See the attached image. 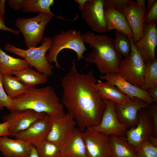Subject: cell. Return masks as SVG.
I'll return each instance as SVG.
<instances>
[{
    "mask_svg": "<svg viewBox=\"0 0 157 157\" xmlns=\"http://www.w3.org/2000/svg\"><path fill=\"white\" fill-rule=\"evenodd\" d=\"M156 0H148L147 10H149L153 6Z\"/></svg>",
    "mask_w": 157,
    "mask_h": 157,
    "instance_id": "cell-45",
    "label": "cell"
},
{
    "mask_svg": "<svg viewBox=\"0 0 157 157\" xmlns=\"http://www.w3.org/2000/svg\"><path fill=\"white\" fill-rule=\"evenodd\" d=\"M104 16L108 31L115 30L128 37L133 35L131 29L124 14L114 9L104 7Z\"/></svg>",
    "mask_w": 157,
    "mask_h": 157,
    "instance_id": "cell-21",
    "label": "cell"
},
{
    "mask_svg": "<svg viewBox=\"0 0 157 157\" xmlns=\"http://www.w3.org/2000/svg\"><path fill=\"white\" fill-rule=\"evenodd\" d=\"M12 100L10 112L29 109L52 117H61L66 114L63 105L50 86L28 88L24 94Z\"/></svg>",
    "mask_w": 157,
    "mask_h": 157,
    "instance_id": "cell-3",
    "label": "cell"
},
{
    "mask_svg": "<svg viewBox=\"0 0 157 157\" xmlns=\"http://www.w3.org/2000/svg\"><path fill=\"white\" fill-rule=\"evenodd\" d=\"M60 149L62 157H88L82 132L76 127Z\"/></svg>",
    "mask_w": 157,
    "mask_h": 157,
    "instance_id": "cell-19",
    "label": "cell"
},
{
    "mask_svg": "<svg viewBox=\"0 0 157 157\" xmlns=\"http://www.w3.org/2000/svg\"><path fill=\"white\" fill-rule=\"evenodd\" d=\"M157 85V58L153 61L146 62L144 82L141 88L147 91Z\"/></svg>",
    "mask_w": 157,
    "mask_h": 157,
    "instance_id": "cell-28",
    "label": "cell"
},
{
    "mask_svg": "<svg viewBox=\"0 0 157 157\" xmlns=\"http://www.w3.org/2000/svg\"><path fill=\"white\" fill-rule=\"evenodd\" d=\"M148 111L154 125L152 136L157 137V105L154 102L149 105Z\"/></svg>",
    "mask_w": 157,
    "mask_h": 157,
    "instance_id": "cell-34",
    "label": "cell"
},
{
    "mask_svg": "<svg viewBox=\"0 0 157 157\" xmlns=\"http://www.w3.org/2000/svg\"><path fill=\"white\" fill-rule=\"evenodd\" d=\"M9 124L7 122L0 123V137L10 136Z\"/></svg>",
    "mask_w": 157,
    "mask_h": 157,
    "instance_id": "cell-38",
    "label": "cell"
},
{
    "mask_svg": "<svg viewBox=\"0 0 157 157\" xmlns=\"http://www.w3.org/2000/svg\"><path fill=\"white\" fill-rule=\"evenodd\" d=\"M100 77L101 79L105 80L113 83L132 101L136 97L149 105L154 102L147 91L131 84L117 74L101 75Z\"/></svg>",
    "mask_w": 157,
    "mask_h": 157,
    "instance_id": "cell-17",
    "label": "cell"
},
{
    "mask_svg": "<svg viewBox=\"0 0 157 157\" xmlns=\"http://www.w3.org/2000/svg\"><path fill=\"white\" fill-rule=\"evenodd\" d=\"M84 43L92 50L85 58L86 62L94 64L103 75L117 74L122 56L106 35H96L90 31L82 34Z\"/></svg>",
    "mask_w": 157,
    "mask_h": 157,
    "instance_id": "cell-2",
    "label": "cell"
},
{
    "mask_svg": "<svg viewBox=\"0 0 157 157\" xmlns=\"http://www.w3.org/2000/svg\"><path fill=\"white\" fill-rule=\"evenodd\" d=\"M2 83L4 90L11 99L24 94L28 88L16 77L2 75Z\"/></svg>",
    "mask_w": 157,
    "mask_h": 157,
    "instance_id": "cell-26",
    "label": "cell"
},
{
    "mask_svg": "<svg viewBox=\"0 0 157 157\" xmlns=\"http://www.w3.org/2000/svg\"><path fill=\"white\" fill-rule=\"evenodd\" d=\"M134 1L133 0H104V7L117 10L123 13L125 8Z\"/></svg>",
    "mask_w": 157,
    "mask_h": 157,
    "instance_id": "cell-32",
    "label": "cell"
},
{
    "mask_svg": "<svg viewBox=\"0 0 157 157\" xmlns=\"http://www.w3.org/2000/svg\"><path fill=\"white\" fill-rule=\"evenodd\" d=\"M103 100L106 107L101 122L98 125L91 127L97 131L109 136H123L126 129L117 118L115 108V103L111 101Z\"/></svg>",
    "mask_w": 157,
    "mask_h": 157,
    "instance_id": "cell-11",
    "label": "cell"
},
{
    "mask_svg": "<svg viewBox=\"0 0 157 157\" xmlns=\"http://www.w3.org/2000/svg\"><path fill=\"white\" fill-rule=\"evenodd\" d=\"M33 146L20 139L0 137V151L5 157H28Z\"/></svg>",
    "mask_w": 157,
    "mask_h": 157,
    "instance_id": "cell-20",
    "label": "cell"
},
{
    "mask_svg": "<svg viewBox=\"0 0 157 157\" xmlns=\"http://www.w3.org/2000/svg\"><path fill=\"white\" fill-rule=\"evenodd\" d=\"M12 100L8 96L3 89L2 83V75L0 73V110L4 107L9 110L12 105Z\"/></svg>",
    "mask_w": 157,
    "mask_h": 157,
    "instance_id": "cell-33",
    "label": "cell"
},
{
    "mask_svg": "<svg viewBox=\"0 0 157 157\" xmlns=\"http://www.w3.org/2000/svg\"><path fill=\"white\" fill-rule=\"evenodd\" d=\"M53 0H24L22 9L25 13H44L59 19L65 20L61 16H57L51 12V7L53 5Z\"/></svg>",
    "mask_w": 157,
    "mask_h": 157,
    "instance_id": "cell-27",
    "label": "cell"
},
{
    "mask_svg": "<svg viewBox=\"0 0 157 157\" xmlns=\"http://www.w3.org/2000/svg\"><path fill=\"white\" fill-rule=\"evenodd\" d=\"M95 87L103 100L111 101L119 104H124L132 101L117 87L108 81L102 82L99 80Z\"/></svg>",
    "mask_w": 157,
    "mask_h": 157,
    "instance_id": "cell-22",
    "label": "cell"
},
{
    "mask_svg": "<svg viewBox=\"0 0 157 157\" xmlns=\"http://www.w3.org/2000/svg\"><path fill=\"white\" fill-rule=\"evenodd\" d=\"M131 44L129 56L122 60L117 74L126 81L141 88L144 82L146 62L134 44L132 37H128Z\"/></svg>",
    "mask_w": 157,
    "mask_h": 157,
    "instance_id": "cell-7",
    "label": "cell"
},
{
    "mask_svg": "<svg viewBox=\"0 0 157 157\" xmlns=\"http://www.w3.org/2000/svg\"><path fill=\"white\" fill-rule=\"evenodd\" d=\"M149 95L153 99L154 102L157 103V85L149 88L147 91Z\"/></svg>",
    "mask_w": 157,
    "mask_h": 157,
    "instance_id": "cell-39",
    "label": "cell"
},
{
    "mask_svg": "<svg viewBox=\"0 0 157 157\" xmlns=\"http://www.w3.org/2000/svg\"><path fill=\"white\" fill-rule=\"evenodd\" d=\"M110 138L112 157H137L134 147L122 138L110 135Z\"/></svg>",
    "mask_w": 157,
    "mask_h": 157,
    "instance_id": "cell-25",
    "label": "cell"
},
{
    "mask_svg": "<svg viewBox=\"0 0 157 157\" xmlns=\"http://www.w3.org/2000/svg\"><path fill=\"white\" fill-rule=\"evenodd\" d=\"M134 148L137 157H157V147L149 140L141 142Z\"/></svg>",
    "mask_w": 157,
    "mask_h": 157,
    "instance_id": "cell-31",
    "label": "cell"
},
{
    "mask_svg": "<svg viewBox=\"0 0 157 157\" xmlns=\"http://www.w3.org/2000/svg\"><path fill=\"white\" fill-rule=\"evenodd\" d=\"M52 125L46 140L60 147L65 143L76 125L68 113L60 117H52Z\"/></svg>",
    "mask_w": 157,
    "mask_h": 157,
    "instance_id": "cell-13",
    "label": "cell"
},
{
    "mask_svg": "<svg viewBox=\"0 0 157 157\" xmlns=\"http://www.w3.org/2000/svg\"><path fill=\"white\" fill-rule=\"evenodd\" d=\"M53 17L46 13H40L32 17H19L16 20L15 26L22 33L27 49L36 47L42 42L46 26Z\"/></svg>",
    "mask_w": 157,
    "mask_h": 157,
    "instance_id": "cell-6",
    "label": "cell"
},
{
    "mask_svg": "<svg viewBox=\"0 0 157 157\" xmlns=\"http://www.w3.org/2000/svg\"><path fill=\"white\" fill-rule=\"evenodd\" d=\"M5 0H1L0 1V14L4 16L6 12L5 8Z\"/></svg>",
    "mask_w": 157,
    "mask_h": 157,
    "instance_id": "cell-40",
    "label": "cell"
},
{
    "mask_svg": "<svg viewBox=\"0 0 157 157\" xmlns=\"http://www.w3.org/2000/svg\"><path fill=\"white\" fill-rule=\"evenodd\" d=\"M82 135L88 157H112L109 135L88 127Z\"/></svg>",
    "mask_w": 157,
    "mask_h": 157,
    "instance_id": "cell-8",
    "label": "cell"
},
{
    "mask_svg": "<svg viewBox=\"0 0 157 157\" xmlns=\"http://www.w3.org/2000/svg\"><path fill=\"white\" fill-rule=\"evenodd\" d=\"M149 140L152 144L157 147V137L152 135L149 138Z\"/></svg>",
    "mask_w": 157,
    "mask_h": 157,
    "instance_id": "cell-44",
    "label": "cell"
},
{
    "mask_svg": "<svg viewBox=\"0 0 157 157\" xmlns=\"http://www.w3.org/2000/svg\"><path fill=\"white\" fill-rule=\"evenodd\" d=\"M157 21V0H156L152 7L147 13L145 19V23Z\"/></svg>",
    "mask_w": 157,
    "mask_h": 157,
    "instance_id": "cell-35",
    "label": "cell"
},
{
    "mask_svg": "<svg viewBox=\"0 0 157 157\" xmlns=\"http://www.w3.org/2000/svg\"><path fill=\"white\" fill-rule=\"evenodd\" d=\"M28 157H39L35 146L33 145L31 153Z\"/></svg>",
    "mask_w": 157,
    "mask_h": 157,
    "instance_id": "cell-42",
    "label": "cell"
},
{
    "mask_svg": "<svg viewBox=\"0 0 157 157\" xmlns=\"http://www.w3.org/2000/svg\"><path fill=\"white\" fill-rule=\"evenodd\" d=\"M87 0H75L74 1L77 2L78 5V9L82 11L83 9L85 2Z\"/></svg>",
    "mask_w": 157,
    "mask_h": 157,
    "instance_id": "cell-41",
    "label": "cell"
},
{
    "mask_svg": "<svg viewBox=\"0 0 157 157\" xmlns=\"http://www.w3.org/2000/svg\"><path fill=\"white\" fill-rule=\"evenodd\" d=\"M136 2L139 7L144 9H146L145 5V0H137Z\"/></svg>",
    "mask_w": 157,
    "mask_h": 157,
    "instance_id": "cell-43",
    "label": "cell"
},
{
    "mask_svg": "<svg viewBox=\"0 0 157 157\" xmlns=\"http://www.w3.org/2000/svg\"><path fill=\"white\" fill-rule=\"evenodd\" d=\"M154 125L147 108L141 109L138 113V122L135 127L126 130V140L133 147L141 142L149 140L152 135Z\"/></svg>",
    "mask_w": 157,
    "mask_h": 157,
    "instance_id": "cell-9",
    "label": "cell"
},
{
    "mask_svg": "<svg viewBox=\"0 0 157 157\" xmlns=\"http://www.w3.org/2000/svg\"><path fill=\"white\" fill-rule=\"evenodd\" d=\"M134 44L145 62L154 60L157 44L156 22L145 23L142 36Z\"/></svg>",
    "mask_w": 157,
    "mask_h": 157,
    "instance_id": "cell-14",
    "label": "cell"
},
{
    "mask_svg": "<svg viewBox=\"0 0 157 157\" xmlns=\"http://www.w3.org/2000/svg\"><path fill=\"white\" fill-rule=\"evenodd\" d=\"M46 114L27 109L18 111H11L3 117V122H8L10 136L15 137L19 133L28 128L37 120Z\"/></svg>",
    "mask_w": 157,
    "mask_h": 157,
    "instance_id": "cell-10",
    "label": "cell"
},
{
    "mask_svg": "<svg viewBox=\"0 0 157 157\" xmlns=\"http://www.w3.org/2000/svg\"><path fill=\"white\" fill-rule=\"evenodd\" d=\"M115 38L113 42L118 51L125 58L129 55L131 51V44L128 37L122 33L115 30Z\"/></svg>",
    "mask_w": 157,
    "mask_h": 157,
    "instance_id": "cell-30",
    "label": "cell"
},
{
    "mask_svg": "<svg viewBox=\"0 0 157 157\" xmlns=\"http://www.w3.org/2000/svg\"><path fill=\"white\" fill-rule=\"evenodd\" d=\"M52 39V44L46 58L49 63H54L56 67L62 69L58 62L57 58L60 52L64 49L74 51L77 55L78 61L85 58L83 54L87 49L80 31L75 29L63 30L60 33L56 34Z\"/></svg>",
    "mask_w": 157,
    "mask_h": 157,
    "instance_id": "cell-4",
    "label": "cell"
},
{
    "mask_svg": "<svg viewBox=\"0 0 157 157\" xmlns=\"http://www.w3.org/2000/svg\"><path fill=\"white\" fill-rule=\"evenodd\" d=\"M52 43V38L47 36L44 38L42 44L38 47L23 49L10 43H6L4 47L6 51L23 58L38 72L48 77L52 74L53 67L47 60L46 54L51 47Z\"/></svg>",
    "mask_w": 157,
    "mask_h": 157,
    "instance_id": "cell-5",
    "label": "cell"
},
{
    "mask_svg": "<svg viewBox=\"0 0 157 157\" xmlns=\"http://www.w3.org/2000/svg\"><path fill=\"white\" fill-rule=\"evenodd\" d=\"M13 75L15 76L28 88L45 84L47 81L46 76L31 68V67L21 71L14 72Z\"/></svg>",
    "mask_w": 157,
    "mask_h": 157,
    "instance_id": "cell-24",
    "label": "cell"
},
{
    "mask_svg": "<svg viewBox=\"0 0 157 157\" xmlns=\"http://www.w3.org/2000/svg\"><path fill=\"white\" fill-rule=\"evenodd\" d=\"M31 66L25 59L15 58L9 55L0 47V73L2 75L12 76L14 72Z\"/></svg>",
    "mask_w": 157,
    "mask_h": 157,
    "instance_id": "cell-23",
    "label": "cell"
},
{
    "mask_svg": "<svg viewBox=\"0 0 157 157\" xmlns=\"http://www.w3.org/2000/svg\"><path fill=\"white\" fill-rule=\"evenodd\" d=\"M24 0H8L6 1L12 8L18 10L22 8Z\"/></svg>",
    "mask_w": 157,
    "mask_h": 157,
    "instance_id": "cell-37",
    "label": "cell"
},
{
    "mask_svg": "<svg viewBox=\"0 0 157 157\" xmlns=\"http://www.w3.org/2000/svg\"><path fill=\"white\" fill-rule=\"evenodd\" d=\"M104 0H87L81 11L82 17L91 29L103 33L108 31L104 10Z\"/></svg>",
    "mask_w": 157,
    "mask_h": 157,
    "instance_id": "cell-12",
    "label": "cell"
},
{
    "mask_svg": "<svg viewBox=\"0 0 157 157\" xmlns=\"http://www.w3.org/2000/svg\"><path fill=\"white\" fill-rule=\"evenodd\" d=\"M33 145L39 157H62L60 147L46 140Z\"/></svg>",
    "mask_w": 157,
    "mask_h": 157,
    "instance_id": "cell-29",
    "label": "cell"
},
{
    "mask_svg": "<svg viewBox=\"0 0 157 157\" xmlns=\"http://www.w3.org/2000/svg\"><path fill=\"white\" fill-rule=\"evenodd\" d=\"M51 125V117L46 114L15 137L33 145L46 140Z\"/></svg>",
    "mask_w": 157,
    "mask_h": 157,
    "instance_id": "cell-15",
    "label": "cell"
},
{
    "mask_svg": "<svg viewBox=\"0 0 157 157\" xmlns=\"http://www.w3.org/2000/svg\"><path fill=\"white\" fill-rule=\"evenodd\" d=\"M149 104L136 97L132 101L123 104H115V108L118 121L123 124L126 130L136 126L138 113L143 108H147Z\"/></svg>",
    "mask_w": 157,
    "mask_h": 157,
    "instance_id": "cell-16",
    "label": "cell"
},
{
    "mask_svg": "<svg viewBox=\"0 0 157 157\" xmlns=\"http://www.w3.org/2000/svg\"><path fill=\"white\" fill-rule=\"evenodd\" d=\"M61 102L83 132L100 123L106 105L97 90V80L93 72L80 73L73 59L69 71L61 79Z\"/></svg>",
    "mask_w": 157,
    "mask_h": 157,
    "instance_id": "cell-1",
    "label": "cell"
},
{
    "mask_svg": "<svg viewBox=\"0 0 157 157\" xmlns=\"http://www.w3.org/2000/svg\"><path fill=\"white\" fill-rule=\"evenodd\" d=\"M0 30L8 31L15 35H18L20 33L19 30H15L7 26L5 24L4 17L0 14Z\"/></svg>",
    "mask_w": 157,
    "mask_h": 157,
    "instance_id": "cell-36",
    "label": "cell"
},
{
    "mask_svg": "<svg viewBox=\"0 0 157 157\" xmlns=\"http://www.w3.org/2000/svg\"><path fill=\"white\" fill-rule=\"evenodd\" d=\"M146 9L139 7L136 1L126 7L123 12L132 32L133 39L135 42L142 36Z\"/></svg>",
    "mask_w": 157,
    "mask_h": 157,
    "instance_id": "cell-18",
    "label": "cell"
}]
</instances>
